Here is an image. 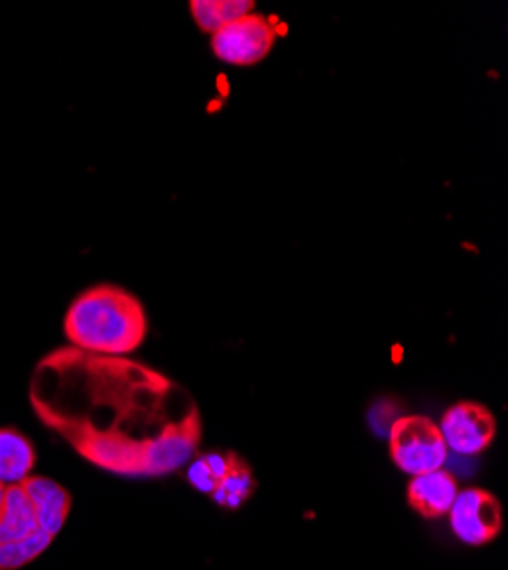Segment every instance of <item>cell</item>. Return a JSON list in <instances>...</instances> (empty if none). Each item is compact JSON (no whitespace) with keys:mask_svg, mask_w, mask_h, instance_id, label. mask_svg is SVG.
Wrapping results in <instances>:
<instances>
[{"mask_svg":"<svg viewBox=\"0 0 508 570\" xmlns=\"http://www.w3.org/2000/svg\"><path fill=\"white\" fill-rule=\"evenodd\" d=\"M30 404L76 454L119 478H165L197 456L203 436L195 397L130 356L46 354L30 379Z\"/></svg>","mask_w":508,"mask_h":570,"instance_id":"6da1fadb","label":"cell"},{"mask_svg":"<svg viewBox=\"0 0 508 570\" xmlns=\"http://www.w3.org/2000/svg\"><path fill=\"white\" fill-rule=\"evenodd\" d=\"M149 317L140 299L117 288L97 285L73 299L64 315L69 347L99 354L128 356L142 347Z\"/></svg>","mask_w":508,"mask_h":570,"instance_id":"7a4b0ae2","label":"cell"},{"mask_svg":"<svg viewBox=\"0 0 508 570\" xmlns=\"http://www.w3.org/2000/svg\"><path fill=\"white\" fill-rule=\"evenodd\" d=\"M390 456L410 478L445 468L449 450L438 424L425 415H401L390 426Z\"/></svg>","mask_w":508,"mask_h":570,"instance_id":"3957f363","label":"cell"},{"mask_svg":"<svg viewBox=\"0 0 508 570\" xmlns=\"http://www.w3.org/2000/svg\"><path fill=\"white\" fill-rule=\"evenodd\" d=\"M273 41V23L267 17L251 12L217 30L212 35V51L226 65L251 67L269 56Z\"/></svg>","mask_w":508,"mask_h":570,"instance_id":"277c9868","label":"cell"},{"mask_svg":"<svg viewBox=\"0 0 508 570\" xmlns=\"http://www.w3.org/2000/svg\"><path fill=\"white\" fill-rule=\"evenodd\" d=\"M447 515L451 532L468 546H486L501 532V504L484 489L458 491Z\"/></svg>","mask_w":508,"mask_h":570,"instance_id":"5b68a950","label":"cell"},{"mask_svg":"<svg viewBox=\"0 0 508 570\" xmlns=\"http://www.w3.org/2000/svg\"><path fill=\"white\" fill-rule=\"evenodd\" d=\"M438 430L449 452L477 456L492 443L497 434V420L484 404L458 402L445 411Z\"/></svg>","mask_w":508,"mask_h":570,"instance_id":"8992f818","label":"cell"},{"mask_svg":"<svg viewBox=\"0 0 508 570\" xmlns=\"http://www.w3.org/2000/svg\"><path fill=\"white\" fill-rule=\"evenodd\" d=\"M21 489L30 500L39 532L56 539L62 532L71 511L69 491L49 478H32V474L21 482Z\"/></svg>","mask_w":508,"mask_h":570,"instance_id":"52a82bcc","label":"cell"},{"mask_svg":"<svg viewBox=\"0 0 508 570\" xmlns=\"http://www.w3.org/2000/svg\"><path fill=\"white\" fill-rule=\"evenodd\" d=\"M458 482L445 468L410 478L408 484V502L410 507L425 518H442L449 513L456 495Z\"/></svg>","mask_w":508,"mask_h":570,"instance_id":"ba28073f","label":"cell"},{"mask_svg":"<svg viewBox=\"0 0 508 570\" xmlns=\"http://www.w3.org/2000/svg\"><path fill=\"white\" fill-rule=\"evenodd\" d=\"M34 461L32 443L21 432L3 426L0 430V484L12 487L28 480Z\"/></svg>","mask_w":508,"mask_h":570,"instance_id":"9c48e42d","label":"cell"},{"mask_svg":"<svg viewBox=\"0 0 508 570\" xmlns=\"http://www.w3.org/2000/svg\"><path fill=\"white\" fill-rule=\"evenodd\" d=\"M37 532V518L21 484L6 487L3 507H0V543L21 541Z\"/></svg>","mask_w":508,"mask_h":570,"instance_id":"30bf717a","label":"cell"},{"mask_svg":"<svg viewBox=\"0 0 508 570\" xmlns=\"http://www.w3.org/2000/svg\"><path fill=\"white\" fill-rule=\"evenodd\" d=\"M253 8V0H192L190 3L197 26L210 35L245 14H251Z\"/></svg>","mask_w":508,"mask_h":570,"instance_id":"8fae6325","label":"cell"},{"mask_svg":"<svg viewBox=\"0 0 508 570\" xmlns=\"http://www.w3.org/2000/svg\"><path fill=\"white\" fill-rule=\"evenodd\" d=\"M253 487H256V482H253V474H251L249 465L238 454H230L228 470L217 482L212 498L217 504H221L226 509H238L253 493Z\"/></svg>","mask_w":508,"mask_h":570,"instance_id":"7c38bea8","label":"cell"},{"mask_svg":"<svg viewBox=\"0 0 508 570\" xmlns=\"http://www.w3.org/2000/svg\"><path fill=\"white\" fill-rule=\"evenodd\" d=\"M53 543V537L37 532L28 539L21 541H8L0 543V570H19L28 563H32L34 559H39L49 546Z\"/></svg>","mask_w":508,"mask_h":570,"instance_id":"4fadbf2b","label":"cell"},{"mask_svg":"<svg viewBox=\"0 0 508 570\" xmlns=\"http://www.w3.org/2000/svg\"><path fill=\"white\" fill-rule=\"evenodd\" d=\"M188 480H190V484H192L197 491L210 493V495H212V491H215V487H217V482H215L212 472H210V468H208V463H206L203 456H197V459L190 461Z\"/></svg>","mask_w":508,"mask_h":570,"instance_id":"5bb4252c","label":"cell"},{"mask_svg":"<svg viewBox=\"0 0 508 570\" xmlns=\"http://www.w3.org/2000/svg\"><path fill=\"white\" fill-rule=\"evenodd\" d=\"M206 459V463H208V468H210V472H212V478H215V482H219L223 474H226V470H228V463H230V454H206L203 456Z\"/></svg>","mask_w":508,"mask_h":570,"instance_id":"9a60e30c","label":"cell"},{"mask_svg":"<svg viewBox=\"0 0 508 570\" xmlns=\"http://www.w3.org/2000/svg\"><path fill=\"white\" fill-rule=\"evenodd\" d=\"M3 495H6V487L0 484V507H3Z\"/></svg>","mask_w":508,"mask_h":570,"instance_id":"2e32d148","label":"cell"}]
</instances>
